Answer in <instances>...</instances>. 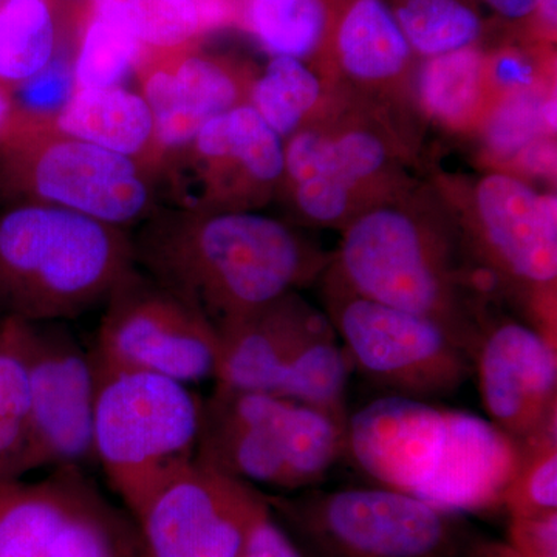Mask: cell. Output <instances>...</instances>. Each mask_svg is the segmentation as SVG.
I'll return each mask as SVG.
<instances>
[{
  "mask_svg": "<svg viewBox=\"0 0 557 557\" xmlns=\"http://www.w3.org/2000/svg\"><path fill=\"white\" fill-rule=\"evenodd\" d=\"M132 237L138 269L215 332L306 287L333 259L289 223L259 211L157 207Z\"/></svg>",
  "mask_w": 557,
  "mask_h": 557,
  "instance_id": "obj_1",
  "label": "cell"
},
{
  "mask_svg": "<svg viewBox=\"0 0 557 557\" xmlns=\"http://www.w3.org/2000/svg\"><path fill=\"white\" fill-rule=\"evenodd\" d=\"M329 270L358 295L431 319L474 358L497 287L457 218L398 194L343 230Z\"/></svg>",
  "mask_w": 557,
  "mask_h": 557,
  "instance_id": "obj_2",
  "label": "cell"
},
{
  "mask_svg": "<svg viewBox=\"0 0 557 557\" xmlns=\"http://www.w3.org/2000/svg\"><path fill=\"white\" fill-rule=\"evenodd\" d=\"M137 269L126 228L47 205L0 211V310L64 322L104 306Z\"/></svg>",
  "mask_w": 557,
  "mask_h": 557,
  "instance_id": "obj_3",
  "label": "cell"
},
{
  "mask_svg": "<svg viewBox=\"0 0 557 557\" xmlns=\"http://www.w3.org/2000/svg\"><path fill=\"white\" fill-rule=\"evenodd\" d=\"M325 97L309 123L285 139V197L304 223L346 228L366 209L403 190L399 141L391 124L343 91Z\"/></svg>",
  "mask_w": 557,
  "mask_h": 557,
  "instance_id": "obj_4",
  "label": "cell"
},
{
  "mask_svg": "<svg viewBox=\"0 0 557 557\" xmlns=\"http://www.w3.org/2000/svg\"><path fill=\"white\" fill-rule=\"evenodd\" d=\"M347 453V423L304 403L215 384L196 460L249 485L313 487Z\"/></svg>",
  "mask_w": 557,
  "mask_h": 557,
  "instance_id": "obj_5",
  "label": "cell"
},
{
  "mask_svg": "<svg viewBox=\"0 0 557 557\" xmlns=\"http://www.w3.org/2000/svg\"><path fill=\"white\" fill-rule=\"evenodd\" d=\"M156 201V178L135 161L11 108L0 127V207L47 205L126 228Z\"/></svg>",
  "mask_w": 557,
  "mask_h": 557,
  "instance_id": "obj_6",
  "label": "cell"
},
{
  "mask_svg": "<svg viewBox=\"0 0 557 557\" xmlns=\"http://www.w3.org/2000/svg\"><path fill=\"white\" fill-rule=\"evenodd\" d=\"M95 362V457L131 511L196 458L203 399L168 376Z\"/></svg>",
  "mask_w": 557,
  "mask_h": 557,
  "instance_id": "obj_7",
  "label": "cell"
},
{
  "mask_svg": "<svg viewBox=\"0 0 557 557\" xmlns=\"http://www.w3.org/2000/svg\"><path fill=\"white\" fill-rule=\"evenodd\" d=\"M267 498L306 557H457L467 542L456 512L391 487Z\"/></svg>",
  "mask_w": 557,
  "mask_h": 557,
  "instance_id": "obj_8",
  "label": "cell"
},
{
  "mask_svg": "<svg viewBox=\"0 0 557 557\" xmlns=\"http://www.w3.org/2000/svg\"><path fill=\"white\" fill-rule=\"evenodd\" d=\"M457 219L498 292L523 304L528 325L556 347L557 199L508 172L482 175Z\"/></svg>",
  "mask_w": 557,
  "mask_h": 557,
  "instance_id": "obj_9",
  "label": "cell"
},
{
  "mask_svg": "<svg viewBox=\"0 0 557 557\" xmlns=\"http://www.w3.org/2000/svg\"><path fill=\"white\" fill-rule=\"evenodd\" d=\"M324 300L351 366L395 395L446 397L474 372L472 358L434 321L358 295L329 269Z\"/></svg>",
  "mask_w": 557,
  "mask_h": 557,
  "instance_id": "obj_10",
  "label": "cell"
},
{
  "mask_svg": "<svg viewBox=\"0 0 557 557\" xmlns=\"http://www.w3.org/2000/svg\"><path fill=\"white\" fill-rule=\"evenodd\" d=\"M284 172V139L247 102L164 157L157 185L163 183L174 208L259 211L278 196Z\"/></svg>",
  "mask_w": 557,
  "mask_h": 557,
  "instance_id": "obj_11",
  "label": "cell"
},
{
  "mask_svg": "<svg viewBox=\"0 0 557 557\" xmlns=\"http://www.w3.org/2000/svg\"><path fill=\"white\" fill-rule=\"evenodd\" d=\"M95 359L183 384L214 379L215 329L170 289L135 269L104 304Z\"/></svg>",
  "mask_w": 557,
  "mask_h": 557,
  "instance_id": "obj_12",
  "label": "cell"
},
{
  "mask_svg": "<svg viewBox=\"0 0 557 557\" xmlns=\"http://www.w3.org/2000/svg\"><path fill=\"white\" fill-rule=\"evenodd\" d=\"M258 487L194 458L131 509L143 557H236L269 509Z\"/></svg>",
  "mask_w": 557,
  "mask_h": 557,
  "instance_id": "obj_13",
  "label": "cell"
},
{
  "mask_svg": "<svg viewBox=\"0 0 557 557\" xmlns=\"http://www.w3.org/2000/svg\"><path fill=\"white\" fill-rule=\"evenodd\" d=\"M32 416L22 475L83 469L95 457L97 362L62 322H28Z\"/></svg>",
  "mask_w": 557,
  "mask_h": 557,
  "instance_id": "obj_14",
  "label": "cell"
},
{
  "mask_svg": "<svg viewBox=\"0 0 557 557\" xmlns=\"http://www.w3.org/2000/svg\"><path fill=\"white\" fill-rule=\"evenodd\" d=\"M527 322L493 317L474 351L480 394L491 421L516 440L557 424V355Z\"/></svg>",
  "mask_w": 557,
  "mask_h": 557,
  "instance_id": "obj_15",
  "label": "cell"
},
{
  "mask_svg": "<svg viewBox=\"0 0 557 557\" xmlns=\"http://www.w3.org/2000/svg\"><path fill=\"white\" fill-rule=\"evenodd\" d=\"M135 73L164 157L183 148L208 121L247 104L256 78L247 69L194 49L145 51Z\"/></svg>",
  "mask_w": 557,
  "mask_h": 557,
  "instance_id": "obj_16",
  "label": "cell"
},
{
  "mask_svg": "<svg viewBox=\"0 0 557 557\" xmlns=\"http://www.w3.org/2000/svg\"><path fill=\"white\" fill-rule=\"evenodd\" d=\"M448 426L449 409L391 395L348 416L347 454L381 486L418 498L440 467Z\"/></svg>",
  "mask_w": 557,
  "mask_h": 557,
  "instance_id": "obj_17",
  "label": "cell"
},
{
  "mask_svg": "<svg viewBox=\"0 0 557 557\" xmlns=\"http://www.w3.org/2000/svg\"><path fill=\"white\" fill-rule=\"evenodd\" d=\"M329 322L327 314L313 309L298 292L234 319L218 330L215 383L276 394L299 351Z\"/></svg>",
  "mask_w": 557,
  "mask_h": 557,
  "instance_id": "obj_18",
  "label": "cell"
},
{
  "mask_svg": "<svg viewBox=\"0 0 557 557\" xmlns=\"http://www.w3.org/2000/svg\"><path fill=\"white\" fill-rule=\"evenodd\" d=\"M519 458V443L493 421L449 409L442 463L418 498L456 515L502 507Z\"/></svg>",
  "mask_w": 557,
  "mask_h": 557,
  "instance_id": "obj_19",
  "label": "cell"
},
{
  "mask_svg": "<svg viewBox=\"0 0 557 557\" xmlns=\"http://www.w3.org/2000/svg\"><path fill=\"white\" fill-rule=\"evenodd\" d=\"M330 36L339 91L376 113L380 98H409L413 50L384 0H351Z\"/></svg>",
  "mask_w": 557,
  "mask_h": 557,
  "instance_id": "obj_20",
  "label": "cell"
},
{
  "mask_svg": "<svg viewBox=\"0 0 557 557\" xmlns=\"http://www.w3.org/2000/svg\"><path fill=\"white\" fill-rule=\"evenodd\" d=\"M58 131L126 157L159 180L164 156L145 98L123 86L75 89L51 119Z\"/></svg>",
  "mask_w": 557,
  "mask_h": 557,
  "instance_id": "obj_21",
  "label": "cell"
},
{
  "mask_svg": "<svg viewBox=\"0 0 557 557\" xmlns=\"http://www.w3.org/2000/svg\"><path fill=\"white\" fill-rule=\"evenodd\" d=\"M83 469H54L39 482H0V557H47L70 519L95 493Z\"/></svg>",
  "mask_w": 557,
  "mask_h": 557,
  "instance_id": "obj_22",
  "label": "cell"
},
{
  "mask_svg": "<svg viewBox=\"0 0 557 557\" xmlns=\"http://www.w3.org/2000/svg\"><path fill=\"white\" fill-rule=\"evenodd\" d=\"M413 84L418 108L450 131L479 126L496 102L490 61L475 47L428 58Z\"/></svg>",
  "mask_w": 557,
  "mask_h": 557,
  "instance_id": "obj_23",
  "label": "cell"
},
{
  "mask_svg": "<svg viewBox=\"0 0 557 557\" xmlns=\"http://www.w3.org/2000/svg\"><path fill=\"white\" fill-rule=\"evenodd\" d=\"M62 51L57 0L0 3V89L13 94Z\"/></svg>",
  "mask_w": 557,
  "mask_h": 557,
  "instance_id": "obj_24",
  "label": "cell"
},
{
  "mask_svg": "<svg viewBox=\"0 0 557 557\" xmlns=\"http://www.w3.org/2000/svg\"><path fill=\"white\" fill-rule=\"evenodd\" d=\"M32 391L28 322H0V482L22 479L30 435Z\"/></svg>",
  "mask_w": 557,
  "mask_h": 557,
  "instance_id": "obj_25",
  "label": "cell"
},
{
  "mask_svg": "<svg viewBox=\"0 0 557 557\" xmlns=\"http://www.w3.org/2000/svg\"><path fill=\"white\" fill-rule=\"evenodd\" d=\"M239 14L273 58L307 60L324 47L333 28L325 0H240Z\"/></svg>",
  "mask_w": 557,
  "mask_h": 557,
  "instance_id": "obj_26",
  "label": "cell"
},
{
  "mask_svg": "<svg viewBox=\"0 0 557 557\" xmlns=\"http://www.w3.org/2000/svg\"><path fill=\"white\" fill-rule=\"evenodd\" d=\"M327 91L306 62L274 57L252 81L248 104L285 141L309 123Z\"/></svg>",
  "mask_w": 557,
  "mask_h": 557,
  "instance_id": "obj_27",
  "label": "cell"
},
{
  "mask_svg": "<svg viewBox=\"0 0 557 557\" xmlns=\"http://www.w3.org/2000/svg\"><path fill=\"white\" fill-rule=\"evenodd\" d=\"M482 124L491 159L518 160L537 143L555 137L556 95L534 84L504 91Z\"/></svg>",
  "mask_w": 557,
  "mask_h": 557,
  "instance_id": "obj_28",
  "label": "cell"
},
{
  "mask_svg": "<svg viewBox=\"0 0 557 557\" xmlns=\"http://www.w3.org/2000/svg\"><path fill=\"white\" fill-rule=\"evenodd\" d=\"M90 9L129 32L145 51L194 49L205 35L194 0H90Z\"/></svg>",
  "mask_w": 557,
  "mask_h": 557,
  "instance_id": "obj_29",
  "label": "cell"
},
{
  "mask_svg": "<svg viewBox=\"0 0 557 557\" xmlns=\"http://www.w3.org/2000/svg\"><path fill=\"white\" fill-rule=\"evenodd\" d=\"M391 10L420 57L469 49L482 35L478 11L465 0H397Z\"/></svg>",
  "mask_w": 557,
  "mask_h": 557,
  "instance_id": "obj_30",
  "label": "cell"
},
{
  "mask_svg": "<svg viewBox=\"0 0 557 557\" xmlns=\"http://www.w3.org/2000/svg\"><path fill=\"white\" fill-rule=\"evenodd\" d=\"M143 54L145 49L129 32L89 7L72 58L76 89L123 86Z\"/></svg>",
  "mask_w": 557,
  "mask_h": 557,
  "instance_id": "obj_31",
  "label": "cell"
},
{
  "mask_svg": "<svg viewBox=\"0 0 557 557\" xmlns=\"http://www.w3.org/2000/svg\"><path fill=\"white\" fill-rule=\"evenodd\" d=\"M47 557H143L134 520L98 491L62 528Z\"/></svg>",
  "mask_w": 557,
  "mask_h": 557,
  "instance_id": "obj_32",
  "label": "cell"
},
{
  "mask_svg": "<svg viewBox=\"0 0 557 557\" xmlns=\"http://www.w3.org/2000/svg\"><path fill=\"white\" fill-rule=\"evenodd\" d=\"M557 424L519 442L518 469L502 507L511 518H541L557 512Z\"/></svg>",
  "mask_w": 557,
  "mask_h": 557,
  "instance_id": "obj_33",
  "label": "cell"
},
{
  "mask_svg": "<svg viewBox=\"0 0 557 557\" xmlns=\"http://www.w3.org/2000/svg\"><path fill=\"white\" fill-rule=\"evenodd\" d=\"M75 89L72 58L62 51L42 72L11 94V108L27 115L53 119Z\"/></svg>",
  "mask_w": 557,
  "mask_h": 557,
  "instance_id": "obj_34",
  "label": "cell"
},
{
  "mask_svg": "<svg viewBox=\"0 0 557 557\" xmlns=\"http://www.w3.org/2000/svg\"><path fill=\"white\" fill-rule=\"evenodd\" d=\"M236 557H306L295 544L285 528L267 509L242 542Z\"/></svg>",
  "mask_w": 557,
  "mask_h": 557,
  "instance_id": "obj_35",
  "label": "cell"
},
{
  "mask_svg": "<svg viewBox=\"0 0 557 557\" xmlns=\"http://www.w3.org/2000/svg\"><path fill=\"white\" fill-rule=\"evenodd\" d=\"M508 544L523 557H557V512L511 518Z\"/></svg>",
  "mask_w": 557,
  "mask_h": 557,
  "instance_id": "obj_36",
  "label": "cell"
},
{
  "mask_svg": "<svg viewBox=\"0 0 557 557\" xmlns=\"http://www.w3.org/2000/svg\"><path fill=\"white\" fill-rule=\"evenodd\" d=\"M199 10L203 32L223 27L239 16V3L236 0H194Z\"/></svg>",
  "mask_w": 557,
  "mask_h": 557,
  "instance_id": "obj_37",
  "label": "cell"
},
{
  "mask_svg": "<svg viewBox=\"0 0 557 557\" xmlns=\"http://www.w3.org/2000/svg\"><path fill=\"white\" fill-rule=\"evenodd\" d=\"M485 2L507 20L520 21L536 14L539 0H485Z\"/></svg>",
  "mask_w": 557,
  "mask_h": 557,
  "instance_id": "obj_38",
  "label": "cell"
},
{
  "mask_svg": "<svg viewBox=\"0 0 557 557\" xmlns=\"http://www.w3.org/2000/svg\"><path fill=\"white\" fill-rule=\"evenodd\" d=\"M536 14L541 24L548 32H556L557 24V0H539Z\"/></svg>",
  "mask_w": 557,
  "mask_h": 557,
  "instance_id": "obj_39",
  "label": "cell"
},
{
  "mask_svg": "<svg viewBox=\"0 0 557 557\" xmlns=\"http://www.w3.org/2000/svg\"><path fill=\"white\" fill-rule=\"evenodd\" d=\"M479 557H523L509 544L486 545L479 552Z\"/></svg>",
  "mask_w": 557,
  "mask_h": 557,
  "instance_id": "obj_40",
  "label": "cell"
},
{
  "mask_svg": "<svg viewBox=\"0 0 557 557\" xmlns=\"http://www.w3.org/2000/svg\"><path fill=\"white\" fill-rule=\"evenodd\" d=\"M11 110V95L9 91L0 89V127L5 123Z\"/></svg>",
  "mask_w": 557,
  "mask_h": 557,
  "instance_id": "obj_41",
  "label": "cell"
},
{
  "mask_svg": "<svg viewBox=\"0 0 557 557\" xmlns=\"http://www.w3.org/2000/svg\"><path fill=\"white\" fill-rule=\"evenodd\" d=\"M3 2H5V0H0V3H3Z\"/></svg>",
  "mask_w": 557,
  "mask_h": 557,
  "instance_id": "obj_42",
  "label": "cell"
}]
</instances>
